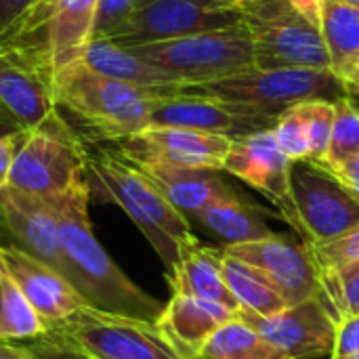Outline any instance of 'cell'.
I'll return each instance as SVG.
<instances>
[{
    "mask_svg": "<svg viewBox=\"0 0 359 359\" xmlns=\"http://www.w3.org/2000/svg\"><path fill=\"white\" fill-rule=\"evenodd\" d=\"M55 200L63 259L61 273L80 294L84 305L97 311L158 324L166 303L143 292L114 263L93 233L88 219V183L84 181Z\"/></svg>",
    "mask_w": 359,
    "mask_h": 359,
    "instance_id": "obj_1",
    "label": "cell"
},
{
    "mask_svg": "<svg viewBox=\"0 0 359 359\" xmlns=\"http://www.w3.org/2000/svg\"><path fill=\"white\" fill-rule=\"evenodd\" d=\"M86 183L90 198L118 204L147 238L170 276L181 250L196 240L191 223L154 185V181L118 151L88 154Z\"/></svg>",
    "mask_w": 359,
    "mask_h": 359,
    "instance_id": "obj_2",
    "label": "cell"
},
{
    "mask_svg": "<svg viewBox=\"0 0 359 359\" xmlns=\"http://www.w3.org/2000/svg\"><path fill=\"white\" fill-rule=\"evenodd\" d=\"M170 88L149 90L88 67L82 59L55 74L57 109L72 114L95 139L120 141L151 124L158 99Z\"/></svg>",
    "mask_w": 359,
    "mask_h": 359,
    "instance_id": "obj_3",
    "label": "cell"
},
{
    "mask_svg": "<svg viewBox=\"0 0 359 359\" xmlns=\"http://www.w3.org/2000/svg\"><path fill=\"white\" fill-rule=\"evenodd\" d=\"M191 95L217 101L219 105L255 120L276 124L290 107L324 99L337 103L351 97L349 84L330 69H261L252 67L244 74L198 86H179Z\"/></svg>",
    "mask_w": 359,
    "mask_h": 359,
    "instance_id": "obj_4",
    "label": "cell"
},
{
    "mask_svg": "<svg viewBox=\"0 0 359 359\" xmlns=\"http://www.w3.org/2000/svg\"><path fill=\"white\" fill-rule=\"evenodd\" d=\"M0 103L25 130L57 109L55 65L38 6L0 38Z\"/></svg>",
    "mask_w": 359,
    "mask_h": 359,
    "instance_id": "obj_5",
    "label": "cell"
},
{
    "mask_svg": "<svg viewBox=\"0 0 359 359\" xmlns=\"http://www.w3.org/2000/svg\"><path fill=\"white\" fill-rule=\"evenodd\" d=\"M223 2L238 11L242 25L250 36L255 67L330 69V57L320 27L301 17L288 0Z\"/></svg>",
    "mask_w": 359,
    "mask_h": 359,
    "instance_id": "obj_6",
    "label": "cell"
},
{
    "mask_svg": "<svg viewBox=\"0 0 359 359\" xmlns=\"http://www.w3.org/2000/svg\"><path fill=\"white\" fill-rule=\"evenodd\" d=\"M86 164L88 151L80 135L55 109L38 126L25 130L8 185L38 196H61L86 181Z\"/></svg>",
    "mask_w": 359,
    "mask_h": 359,
    "instance_id": "obj_7",
    "label": "cell"
},
{
    "mask_svg": "<svg viewBox=\"0 0 359 359\" xmlns=\"http://www.w3.org/2000/svg\"><path fill=\"white\" fill-rule=\"evenodd\" d=\"M128 48L160 67L179 86L210 84L255 67L252 42L244 25Z\"/></svg>",
    "mask_w": 359,
    "mask_h": 359,
    "instance_id": "obj_8",
    "label": "cell"
},
{
    "mask_svg": "<svg viewBox=\"0 0 359 359\" xmlns=\"http://www.w3.org/2000/svg\"><path fill=\"white\" fill-rule=\"evenodd\" d=\"M46 334L97 359H189L175 349L158 324L97 311L86 305Z\"/></svg>",
    "mask_w": 359,
    "mask_h": 359,
    "instance_id": "obj_9",
    "label": "cell"
},
{
    "mask_svg": "<svg viewBox=\"0 0 359 359\" xmlns=\"http://www.w3.org/2000/svg\"><path fill=\"white\" fill-rule=\"evenodd\" d=\"M238 25H242L238 11L223 0H139L130 17L107 40L143 46Z\"/></svg>",
    "mask_w": 359,
    "mask_h": 359,
    "instance_id": "obj_10",
    "label": "cell"
},
{
    "mask_svg": "<svg viewBox=\"0 0 359 359\" xmlns=\"http://www.w3.org/2000/svg\"><path fill=\"white\" fill-rule=\"evenodd\" d=\"M290 189L307 246L328 244L359 227V200L322 164H290Z\"/></svg>",
    "mask_w": 359,
    "mask_h": 359,
    "instance_id": "obj_11",
    "label": "cell"
},
{
    "mask_svg": "<svg viewBox=\"0 0 359 359\" xmlns=\"http://www.w3.org/2000/svg\"><path fill=\"white\" fill-rule=\"evenodd\" d=\"M290 164L292 162L280 149L273 130L267 128L233 137L223 170L261 191L286 219V223L292 225L301 242L307 244L305 229L301 225L290 189Z\"/></svg>",
    "mask_w": 359,
    "mask_h": 359,
    "instance_id": "obj_12",
    "label": "cell"
},
{
    "mask_svg": "<svg viewBox=\"0 0 359 359\" xmlns=\"http://www.w3.org/2000/svg\"><path fill=\"white\" fill-rule=\"evenodd\" d=\"M229 147L231 137L172 126H147L137 135L116 141V151L137 166L166 164L223 170Z\"/></svg>",
    "mask_w": 359,
    "mask_h": 359,
    "instance_id": "obj_13",
    "label": "cell"
},
{
    "mask_svg": "<svg viewBox=\"0 0 359 359\" xmlns=\"http://www.w3.org/2000/svg\"><path fill=\"white\" fill-rule=\"evenodd\" d=\"M57 196H38L13 185L0 189V233L8 244L61 273ZM63 276V273H61Z\"/></svg>",
    "mask_w": 359,
    "mask_h": 359,
    "instance_id": "obj_14",
    "label": "cell"
},
{
    "mask_svg": "<svg viewBox=\"0 0 359 359\" xmlns=\"http://www.w3.org/2000/svg\"><path fill=\"white\" fill-rule=\"evenodd\" d=\"M238 316L246 320L284 359L332 355L337 320L320 299L290 305L269 318H259L244 311H240Z\"/></svg>",
    "mask_w": 359,
    "mask_h": 359,
    "instance_id": "obj_15",
    "label": "cell"
},
{
    "mask_svg": "<svg viewBox=\"0 0 359 359\" xmlns=\"http://www.w3.org/2000/svg\"><path fill=\"white\" fill-rule=\"evenodd\" d=\"M227 255L261 269L282 292L288 307L309 299L322 301L320 273L311 248L290 236L276 233L261 242L223 248Z\"/></svg>",
    "mask_w": 359,
    "mask_h": 359,
    "instance_id": "obj_16",
    "label": "cell"
},
{
    "mask_svg": "<svg viewBox=\"0 0 359 359\" xmlns=\"http://www.w3.org/2000/svg\"><path fill=\"white\" fill-rule=\"evenodd\" d=\"M0 263L38 313L46 332L65 324L84 307L80 294L57 269L34 259L21 248L0 244Z\"/></svg>",
    "mask_w": 359,
    "mask_h": 359,
    "instance_id": "obj_17",
    "label": "cell"
},
{
    "mask_svg": "<svg viewBox=\"0 0 359 359\" xmlns=\"http://www.w3.org/2000/svg\"><path fill=\"white\" fill-rule=\"evenodd\" d=\"M149 126H172V128H189V130H202V133H215L225 137H242L259 130L273 128L271 122L255 120L240 116L223 105H219L212 99L191 95L183 88H170L166 90L151 114Z\"/></svg>",
    "mask_w": 359,
    "mask_h": 359,
    "instance_id": "obj_18",
    "label": "cell"
},
{
    "mask_svg": "<svg viewBox=\"0 0 359 359\" xmlns=\"http://www.w3.org/2000/svg\"><path fill=\"white\" fill-rule=\"evenodd\" d=\"M139 168L154 181V185L162 191V196L183 217L189 219V223L206 206L240 194L233 185H229L221 177V170L181 168V166H166V164H143Z\"/></svg>",
    "mask_w": 359,
    "mask_h": 359,
    "instance_id": "obj_19",
    "label": "cell"
},
{
    "mask_svg": "<svg viewBox=\"0 0 359 359\" xmlns=\"http://www.w3.org/2000/svg\"><path fill=\"white\" fill-rule=\"evenodd\" d=\"M236 316V311L223 305L185 294H172L158 320V328L179 353L189 359H200L208 339Z\"/></svg>",
    "mask_w": 359,
    "mask_h": 359,
    "instance_id": "obj_20",
    "label": "cell"
},
{
    "mask_svg": "<svg viewBox=\"0 0 359 359\" xmlns=\"http://www.w3.org/2000/svg\"><path fill=\"white\" fill-rule=\"evenodd\" d=\"M97 4L99 0H42L38 4L55 74L84 57L93 40Z\"/></svg>",
    "mask_w": 359,
    "mask_h": 359,
    "instance_id": "obj_21",
    "label": "cell"
},
{
    "mask_svg": "<svg viewBox=\"0 0 359 359\" xmlns=\"http://www.w3.org/2000/svg\"><path fill=\"white\" fill-rule=\"evenodd\" d=\"M166 278L172 294H185L223 305L236 313L240 311V305L223 273V248L202 246L198 238L191 240L181 250L179 265Z\"/></svg>",
    "mask_w": 359,
    "mask_h": 359,
    "instance_id": "obj_22",
    "label": "cell"
},
{
    "mask_svg": "<svg viewBox=\"0 0 359 359\" xmlns=\"http://www.w3.org/2000/svg\"><path fill=\"white\" fill-rule=\"evenodd\" d=\"M194 221L215 236L221 242V248L261 242L276 236L265 221V210L242 194L206 206L194 217Z\"/></svg>",
    "mask_w": 359,
    "mask_h": 359,
    "instance_id": "obj_23",
    "label": "cell"
},
{
    "mask_svg": "<svg viewBox=\"0 0 359 359\" xmlns=\"http://www.w3.org/2000/svg\"><path fill=\"white\" fill-rule=\"evenodd\" d=\"M82 61L103 76H109V78H116V80H122L141 88L164 90V88L179 86L160 67L145 61L128 46L116 44L114 40H107V38L90 40Z\"/></svg>",
    "mask_w": 359,
    "mask_h": 359,
    "instance_id": "obj_24",
    "label": "cell"
},
{
    "mask_svg": "<svg viewBox=\"0 0 359 359\" xmlns=\"http://www.w3.org/2000/svg\"><path fill=\"white\" fill-rule=\"evenodd\" d=\"M223 273L229 290L233 292L240 311L259 318H269L288 307L278 286L255 265L244 263L223 250Z\"/></svg>",
    "mask_w": 359,
    "mask_h": 359,
    "instance_id": "obj_25",
    "label": "cell"
},
{
    "mask_svg": "<svg viewBox=\"0 0 359 359\" xmlns=\"http://www.w3.org/2000/svg\"><path fill=\"white\" fill-rule=\"evenodd\" d=\"M320 32L330 69L345 80L359 61V8L345 0H326Z\"/></svg>",
    "mask_w": 359,
    "mask_h": 359,
    "instance_id": "obj_26",
    "label": "cell"
},
{
    "mask_svg": "<svg viewBox=\"0 0 359 359\" xmlns=\"http://www.w3.org/2000/svg\"><path fill=\"white\" fill-rule=\"evenodd\" d=\"M240 313V311H238ZM200 359H284L246 320L236 316L204 345Z\"/></svg>",
    "mask_w": 359,
    "mask_h": 359,
    "instance_id": "obj_27",
    "label": "cell"
},
{
    "mask_svg": "<svg viewBox=\"0 0 359 359\" xmlns=\"http://www.w3.org/2000/svg\"><path fill=\"white\" fill-rule=\"evenodd\" d=\"M44 332L42 320L0 263V341H29Z\"/></svg>",
    "mask_w": 359,
    "mask_h": 359,
    "instance_id": "obj_28",
    "label": "cell"
},
{
    "mask_svg": "<svg viewBox=\"0 0 359 359\" xmlns=\"http://www.w3.org/2000/svg\"><path fill=\"white\" fill-rule=\"evenodd\" d=\"M355 156H359V107L351 97H343L334 103V124L324 166L334 172Z\"/></svg>",
    "mask_w": 359,
    "mask_h": 359,
    "instance_id": "obj_29",
    "label": "cell"
},
{
    "mask_svg": "<svg viewBox=\"0 0 359 359\" xmlns=\"http://www.w3.org/2000/svg\"><path fill=\"white\" fill-rule=\"evenodd\" d=\"M320 284L322 303L332 313L337 324L343 318L359 316V261L334 271H322Z\"/></svg>",
    "mask_w": 359,
    "mask_h": 359,
    "instance_id": "obj_30",
    "label": "cell"
},
{
    "mask_svg": "<svg viewBox=\"0 0 359 359\" xmlns=\"http://www.w3.org/2000/svg\"><path fill=\"white\" fill-rule=\"evenodd\" d=\"M299 107L305 116L307 130H309V145H311L309 160L324 166L328 145H330V137H332L334 103L324 101V99H313V101L299 103Z\"/></svg>",
    "mask_w": 359,
    "mask_h": 359,
    "instance_id": "obj_31",
    "label": "cell"
},
{
    "mask_svg": "<svg viewBox=\"0 0 359 359\" xmlns=\"http://www.w3.org/2000/svg\"><path fill=\"white\" fill-rule=\"evenodd\" d=\"M273 137L280 145V149L286 154V158L290 162H301V160H309V130H307V122L305 116L301 111L299 105L286 109L273 124Z\"/></svg>",
    "mask_w": 359,
    "mask_h": 359,
    "instance_id": "obj_32",
    "label": "cell"
},
{
    "mask_svg": "<svg viewBox=\"0 0 359 359\" xmlns=\"http://www.w3.org/2000/svg\"><path fill=\"white\" fill-rule=\"evenodd\" d=\"M318 273L322 271H334L343 265L358 263L359 261V227L351 229L349 233L322 244V246H309Z\"/></svg>",
    "mask_w": 359,
    "mask_h": 359,
    "instance_id": "obj_33",
    "label": "cell"
},
{
    "mask_svg": "<svg viewBox=\"0 0 359 359\" xmlns=\"http://www.w3.org/2000/svg\"><path fill=\"white\" fill-rule=\"evenodd\" d=\"M139 0H99L93 25V40L111 38L114 32L130 17Z\"/></svg>",
    "mask_w": 359,
    "mask_h": 359,
    "instance_id": "obj_34",
    "label": "cell"
},
{
    "mask_svg": "<svg viewBox=\"0 0 359 359\" xmlns=\"http://www.w3.org/2000/svg\"><path fill=\"white\" fill-rule=\"evenodd\" d=\"M21 345L29 351L32 359H97L84 351H78L76 347H72L63 341L53 339L46 332L42 337L29 339L27 343H21Z\"/></svg>",
    "mask_w": 359,
    "mask_h": 359,
    "instance_id": "obj_35",
    "label": "cell"
},
{
    "mask_svg": "<svg viewBox=\"0 0 359 359\" xmlns=\"http://www.w3.org/2000/svg\"><path fill=\"white\" fill-rule=\"evenodd\" d=\"M351 353H359V316L343 318L337 324L332 358H345Z\"/></svg>",
    "mask_w": 359,
    "mask_h": 359,
    "instance_id": "obj_36",
    "label": "cell"
},
{
    "mask_svg": "<svg viewBox=\"0 0 359 359\" xmlns=\"http://www.w3.org/2000/svg\"><path fill=\"white\" fill-rule=\"evenodd\" d=\"M42 0H0V38L8 34Z\"/></svg>",
    "mask_w": 359,
    "mask_h": 359,
    "instance_id": "obj_37",
    "label": "cell"
},
{
    "mask_svg": "<svg viewBox=\"0 0 359 359\" xmlns=\"http://www.w3.org/2000/svg\"><path fill=\"white\" fill-rule=\"evenodd\" d=\"M23 135H25V133H21V135H11V137H0V189L8 185L13 160H15V154H17V149H19V143H21Z\"/></svg>",
    "mask_w": 359,
    "mask_h": 359,
    "instance_id": "obj_38",
    "label": "cell"
},
{
    "mask_svg": "<svg viewBox=\"0 0 359 359\" xmlns=\"http://www.w3.org/2000/svg\"><path fill=\"white\" fill-rule=\"evenodd\" d=\"M288 4H290L301 17H305L309 23H313L316 27L322 25V13H324L326 0H288Z\"/></svg>",
    "mask_w": 359,
    "mask_h": 359,
    "instance_id": "obj_39",
    "label": "cell"
},
{
    "mask_svg": "<svg viewBox=\"0 0 359 359\" xmlns=\"http://www.w3.org/2000/svg\"><path fill=\"white\" fill-rule=\"evenodd\" d=\"M339 181L359 200V156L351 158L347 164H343L339 170H334Z\"/></svg>",
    "mask_w": 359,
    "mask_h": 359,
    "instance_id": "obj_40",
    "label": "cell"
},
{
    "mask_svg": "<svg viewBox=\"0 0 359 359\" xmlns=\"http://www.w3.org/2000/svg\"><path fill=\"white\" fill-rule=\"evenodd\" d=\"M21 133H25V126L0 103V137H11Z\"/></svg>",
    "mask_w": 359,
    "mask_h": 359,
    "instance_id": "obj_41",
    "label": "cell"
},
{
    "mask_svg": "<svg viewBox=\"0 0 359 359\" xmlns=\"http://www.w3.org/2000/svg\"><path fill=\"white\" fill-rule=\"evenodd\" d=\"M0 359H32V355L23 345H15V341H0Z\"/></svg>",
    "mask_w": 359,
    "mask_h": 359,
    "instance_id": "obj_42",
    "label": "cell"
},
{
    "mask_svg": "<svg viewBox=\"0 0 359 359\" xmlns=\"http://www.w3.org/2000/svg\"><path fill=\"white\" fill-rule=\"evenodd\" d=\"M345 82L349 84V88L353 90V88H358L359 86V61L353 65V69L349 72V76L345 78Z\"/></svg>",
    "mask_w": 359,
    "mask_h": 359,
    "instance_id": "obj_43",
    "label": "cell"
},
{
    "mask_svg": "<svg viewBox=\"0 0 359 359\" xmlns=\"http://www.w3.org/2000/svg\"><path fill=\"white\" fill-rule=\"evenodd\" d=\"M332 359H359V353H351V355H345V358H332Z\"/></svg>",
    "mask_w": 359,
    "mask_h": 359,
    "instance_id": "obj_44",
    "label": "cell"
},
{
    "mask_svg": "<svg viewBox=\"0 0 359 359\" xmlns=\"http://www.w3.org/2000/svg\"><path fill=\"white\" fill-rule=\"evenodd\" d=\"M345 2H349V4H355L359 8V0H345Z\"/></svg>",
    "mask_w": 359,
    "mask_h": 359,
    "instance_id": "obj_45",
    "label": "cell"
},
{
    "mask_svg": "<svg viewBox=\"0 0 359 359\" xmlns=\"http://www.w3.org/2000/svg\"><path fill=\"white\" fill-rule=\"evenodd\" d=\"M351 93H358V95H359V86H358V88H353V90H351Z\"/></svg>",
    "mask_w": 359,
    "mask_h": 359,
    "instance_id": "obj_46",
    "label": "cell"
}]
</instances>
